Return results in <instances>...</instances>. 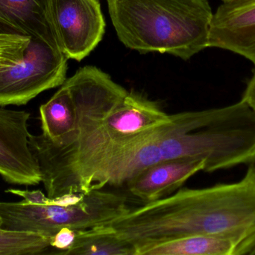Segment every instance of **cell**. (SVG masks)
<instances>
[{"label": "cell", "mask_w": 255, "mask_h": 255, "mask_svg": "<svg viewBox=\"0 0 255 255\" xmlns=\"http://www.w3.org/2000/svg\"><path fill=\"white\" fill-rule=\"evenodd\" d=\"M29 112L0 106V175L9 184L35 186L42 182L38 163L29 145Z\"/></svg>", "instance_id": "8"}, {"label": "cell", "mask_w": 255, "mask_h": 255, "mask_svg": "<svg viewBox=\"0 0 255 255\" xmlns=\"http://www.w3.org/2000/svg\"><path fill=\"white\" fill-rule=\"evenodd\" d=\"M119 40L140 53L157 52L184 61L208 47V0H106Z\"/></svg>", "instance_id": "3"}, {"label": "cell", "mask_w": 255, "mask_h": 255, "mask_svg": "<svg viewBox=\"0 0 255 255\" xmlns=\"http://www.w3.org/2000/svg\"><path fill=\"white\" fill-rule=\"evenodd\" d=\"M223 2H232V1H238V0H222Z\"/></svg>", "instance_id": "19"}, {"label": "cell", "mask_w": 255, "mask_h": 255, "mask_svg": "<svg viewBox=\"0 0 255 255\" xmlns=\"http://www.w3.org/2000/svg\"><path fill=\"white\" fill-rule=\"evenodd\" d=\"M205 168V160L199 159L166 160L144 169L126 184L132 196L148 203L170 196Z\"/></svg>", "instance_id": "10"}, {"label": "cell", "mask_w": 255, "mask_h": 255, "mask_svg": "<svg viewBox=\"0 0 255 255\" xmlns=\"http://www.w3.org/2000/svg\"><path fill=\"white\" fill-rule=\"evenodd\" d=\"M1 227V218H0V228Z\"/></svg>", "instance_id": "21"}, {"label": "cell", "mask_w": 255, "mask_h": 255, "mask_svg": "<svg viewBox=\"0 0 255 255\" xmlns=\"http://www.w3.org/2000/svg\"><path fill=\"white\" fill-rule=\"evenodd\" d=\"M0 24L61 49L51 21L49 0H0Z\"/></svg>", "instance_id": "11"}, {"label": "cell", "mask_w": 255, "mask_h": 255, "mask_svg": "<svg viewBox=\"0 0 255 255\" xmlns=\"http://www.w3.org/2000/svg\"><path fill=\"white\" fill-rule=\"evenodd\" d=\"M241 100H244L255 115V70L251 79L247 82V88Z\"/></svg>", "instance_id": "18"}, {"label": "cell", "mask_w": 255, "mask_h": 255, "mask_svg": "<svg viewBox=\"0 0 255 255\" xmlns=\"http://www.w3.org/2000/svg\"><path fill=\"white\" fill-rule=\"evenodd\" d=\"M137 255H239L235 243L209 235H193L142 249Z\"/></svg>", "instance_id": "13"}, {"label": "cell", "mask_w": 255, "mask_h": 255, "mask_svg": "<svg viewBox=\"0 0 255 255\" xmlns=\"http://www.w3.org/2000/svg\"><path fill=\"white\" fill-rule=\"evenodd\" d=\"M49 241V238L39 234L0 228V255L51 254Z\"/></svg>", "instance_id": "15"}, {"label": "cell", "mask_w": 255, "mask_h": 255, "mask_svg": "<svg viewBox=\"0 0 255 255\" xmlns=\"http://www.w3.org/2000/svg\"><path fill=\"white\" fill-rule=\"evenodd\" d=\"M30 39L17 33L0 31V68L22 58Z\"/></svg>", "instance_id": "16"}, {"label": "cell", "mask_w": 255, "mask_h": 255, "mask_svg": "<svg viewBox=\"0 0 255 255\" xmlns=\"http://www.w3.org/2000/svg\"><path fill=\"white\" fill-rule=\"evenodd\" d=\"M250 255H255V247L254 248V250H253V251H252V253H250Z\"/></svg>", "instance_id": "20"}, {"label": "cell", "mask_w": 255, "mask_h": 255, "mask_svg": "<svg viewBox=\"0 0 255 255\" xmlns=\"http://www.w3.org/2000/svg\"><path fill=\"white\" fill-rule=\"evenodd\" d=\"M49 12L58 44L69 59L82 61L104 37L100 0H49Z\"/></svg>", "instance_id": "7"}, {"label": "cell", "mask_w": 255, "mask_h": 255, "mask_svg": "<svg viewBox=\"0 0 255 255\" xmlns=\"http://www.w3.org/2000/svg\"><path fill=\"white\" fill-rule=\"evenodd\" d=\"M68 59L61 49L30 39L22 58L0 68V106L26 104L40 93L62 85Z\"/></svg>", "instance_id": "5"}, {"label": "cell", "mask_w": 255, "mask_h": 255, "mask_svg": "<svg viewBox=\"0 0 255 255\" xmlns=\"http://www.w3.org/2000/svg\"><path fill=\"white\" fill-rule=\"evenodd\" d=\"M208 47L241 55L254 64L255 70V0L219 6L211 20Z\"/></svg>", "instance_id": "9"}, {"label": "cell", "mask_w": 255, "mask_h": 255, "mask_svg": "<svg viewBox=\"0 0 255 255\" xmlns=\"http://www.w3.org/2000/svg\"><path fill=\"white\" fill-rule=\"evenodd\" d=\"M189 112L171 115L170 120L112 148L97 164L94 180L101 188L119 187L144 169L165 161L163 142L187 119Z\"/></svg>", "instance_id": "6"}, {"label": "cell", "mask_w": 255, "mask_h": 255, "mask_svg": "<svg viewBox=\"0 0 255 255\" xmlns=\"http://www.w3.org/2000/svg\"><path fill=\"white\" fill-rule=\"evenodd\" d=\"M68 255H136V249L121 238L113 226H104L79 231Z\"/></svg>", "instance_id": "14"}, {"label": "cell", "mask_w": 255, "mask_h": 255, "mask_svg": "<svg viewBox=\"0 0 255 255\" xmlns=\"http://www.w3.org/2000/svg\"><path fill=\"white\" fill-rule=\"evenodd\" d=\"M40 115L43 136L51 142L63 145L72 137L77 125V106L65 84L40 106Z\"/></svg>", "instance_id": "12"}, {"label": "cell", "mask_w": 255, "mask_h": 255, "mask_svg": "<svg viewBox=\"0 0 255 255\" xmlns=\"http://www.w3.org/2000/svg\"><path fill=\"white\" fill-rule=\"evenodd\" d=\"M138 252L161 243L209 235L236 244L239 255L255 247V165L240 181L175 194L131 208L112 225Z\"/></svg>", "instance_id": "2"}, {"label": "cell", "mask_w": 255, "mask_h": 255, "mask_svg": "<svg viewBox=\"0 0 255 255\" xmlns=\"http://www.w3.org/2000/svg\"><path fill=\"white\" fill-rule=\"evenodd\" d=\"M131 210L124 195L103 190L74 193L50 199L35 205L19 202H0L1 229L31 232L50 239L63 228L87 230L112 226Z\"/></svg>", "instance_id": "4"}, {"label": "cell", "mask_w": 255, "mask_h": 255, "mask_svg": "<svg viewBox=\"0 0 255 255\" xmlns=\"http://www.w3.org/2000/svg\"><path fill=\"white\" fill-rule=\"evenodd\" d=\"M66 85L77 106V125L72 137L64 145H55L43 133L29 136L46 191L109 147L123 145L169 120L156 102L128 91L100 69H81Z\"/></svg>", "instance_id": "1"}, {"label": "cell", "mask_w": 255, "mask_h": 255, "mask_svg": "<svg viewBox=\"0 0 255 255\" xmlns=\"http://www.w3.org/2000/svg\"><path fill=\"white\" fill-rule=\"evenodd\" d=\"M79 231L81 230L63 228L51 237L49 244L52 250V254L68 255L76 243Z\"/></svg>", "instance_id": "17"}]
</instances>
